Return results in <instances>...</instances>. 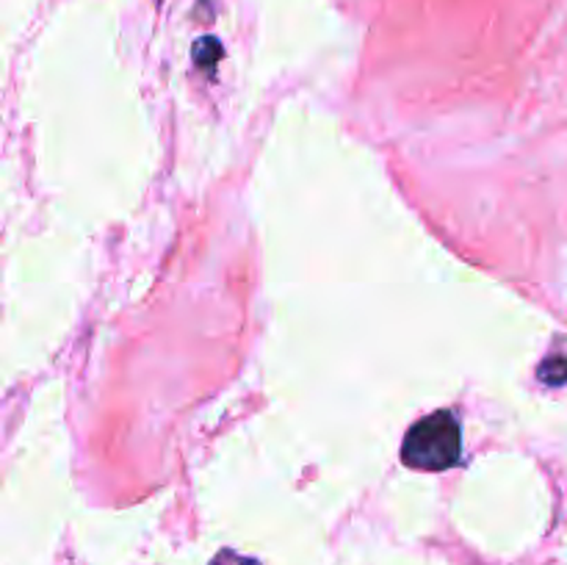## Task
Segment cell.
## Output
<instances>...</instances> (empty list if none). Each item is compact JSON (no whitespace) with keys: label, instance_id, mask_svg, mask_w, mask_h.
I'll return each mask as SVG.
<instances>
[{"label":"cell","instance_id":"cell-1","mask_svg":"<svg viewBox=\"0 0 567 565\" xmlns=\"http://www.w3.org/2000/svg\"><path fill=\"white\" fill-rule=\"evenodd\" d=\"M460 452H463L460 424L446 410H437V413L415 421L402 446L404 463L421 471L452 469L460 460Z\"/></svg>","mask_w":567,"mask_h":565}]
</instances>
